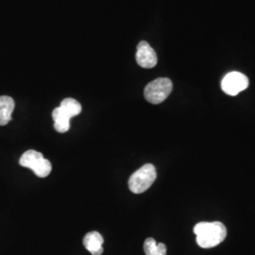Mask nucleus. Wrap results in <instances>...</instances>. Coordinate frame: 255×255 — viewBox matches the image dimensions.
I'll list each match as a JSON object with an SVG mask.
<instances>
[{
	"label": "nucleus",
	"instance_id": "nucleus-1",
	"mask_svg": "<svg viewBox=\"0 0 255 255\" xmlns=\"http://www.w3.org/2000/svg\"><path fill=\"white\" fill-rule=\"evenodd\" d=\"M197 243L203 249L218 246L227 237V229L219 221L200 222L194 227Z\"/></svg>",
	"mask_w": 255,
	"mask_h": 255
},
{
	"label": "nucleus",
	"instance_id": "nucleus-2",
	"mask_svg": "<svg viewBox=\"0 0 255 255\" xmlns=\"http://www.w3.org/2000/svg\"><path fill=\"white\" fill-rule=\"evenodd\" d=\"M19 164L23 167L31 169L39 178H46L52 170V165L49 160L44 158L41 152L33 149H29L22 155Z\"/></svg>",
	"mask_w": 255,
	"mask_h": 255
},
{
	"label": "nucleus",
	"instance_id": "nucleus-3",
	"mask_svg": "<svg viewBox=\"0 0 255 255\" xmlns=\"http://www.w3.org/2000/svg\"><path fill=\"white\" fill-rule=\"evenodd\" d=\"M157 173L154 165L146 164L132 174L128 180V188L134 194L146 191L155 182Z\"/></svg>",
	"mask_w": 255,
	"mask_h": 255
},
{
	"label": "nucleus",
	"instance_id": "nucleus-4",
	"mask_svg": "<svg viewBox=\"0 0 255 255\" xmlns=\"http://www.w3.org/2000/svg\"><path fill=\"white\" fill-rule=\"evenodd\" d=\"M172 89L173 84L169 79L159 78L146 85L144 96L149 103L160 104L167 99Z\"/></svg>",
	"mask_w": 255,
	"mask_h": 255
},
{
	"label": "nucleus",
	"instance_id": "nucleus-5",
	"mask_svg": "<svg viewBox=\"0 0 255 255\" xmlns=\"http://www.w3.org/2000/svg\"><path fill=\"white\" fill-rule=\"evenodd\" d=\"M249 87V79L240 72H231L227 74L222 82L221 88L229 96H237L240 92L246 90Z\"/></svg>",
	"mask_w": 255,
	"mask_h": 255
},
{
	"label": "nucleus",
	"instance_id": "nucleus-6",
	"mask_svg": "<svg viewBox=\"0 0 255 255\" xmlns=\"http://www.w3.org/2000/svg\"><path fill=\"white\" fill-rule=\"evenodd\" d=\"M135 58L138 65L143 68H153L158 62L154 49L145 41L138 44Z\"/></svg>",
	"mask_w": 255,
	"mask_h": 255
},
{
	"label": "nucleus",
	"instance_id": "nucleus-7",
	"mask_svg": "<svg viewBox=\"0 0 255 255\" xmlns=\"http://www.w3.org/2000/svg\"><path fill=\"white\" fill-rule=\"evenodd\" d=\"M104 239L99 232H90L83 238V245L85 249L93 255H101L103 254Z\"/></svg>",
	"mask_w": 255,
	"mask_h": 255
},
{
	"label": "nucleus",
	"instance_id": "nucleus-8",
	"mask_svg": "<svg viewBox=\"0 0 255 255\" xmlns=\"http://www.w3.org/2000/svg\"><path fill=\"white\" fill-rule=\"evenodd\" d=\"M14 101L8 96L0 97V126H5L11 120V115L14 110Z\"/></svg>",
	"mask_w": 255,
	"mask_h": 255
},
{
	"label": "nucleus",
	"instance_id": "nucleus-9",
	"mask_svg": "<svg viewBox=\"0 0 255 255\" xmlns=\"http://www.w3.org/2000/svg\"><path fill=\"white\" fill-rule=\"evenodd\" d=\"M52 118L54 120L55 129L60 132L64 133L68 131L70 128V118L64 113L61 107H57L52 112Z\"/></svg>",
	"mask_w": 255,
	"mask_h": 255
},
{
	"label": "nucleus",
	"instance_id": "nucleus-10",
	"mask_svg": "<svg viewBox=\"0 0 255 255\" xmlns=\"http://www.w3.org/2000/svg\"><path fill=\"white\" fill-rule=\"evenodd\" d=\"M60 107L70 119L79 116L82 113L81 103L71 98L64 99V101L61 102Z\"/></svg>",
	"mask_w": 255,
	"mask_h": 255
},
{
	"label": "nucleus",
	"instance_id": "nucleus-11",
	"mask_svg": "<svg viewBox=\"0 0 255 255\" xmlns=\"http://www.w3.org/2000/svg\"><path fill=\"white\" fill-rule=\"evenodd\" d=\"M144 251L146 255H166V247L163 243L157 244L155 239L146 238L144 243Z\"/></svg>",
	"mask_w": 255,
	"mask_h": 255
}]
</instances>
